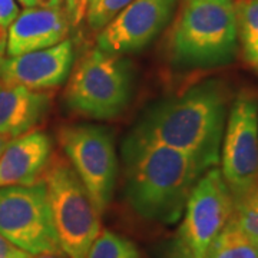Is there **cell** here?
I'll return each instance as SVG.
<instances>
[{"mask_svg": "<svg viewBox=\"0 0 258 258\" xmlns=\"http://www.w3.org/2000/svg\"><path fill=\"white\" fill-rule=\"evenodd\" d=\"M228 111L227 86L218 79H208L154 103L129 137L181 151L210 169L220 165Z\"/></svg>", "mask_w": 258, "mask_h": 258, "instance_id": "obj_1", "label": "cell"}, {"mask_svg": "<svg viewBox=\"0 0 258 258\" xmlns=\"http://www.w3.org/2000/svg\"><path fill=\"white\" fill-rule=\"evenodd\" d=\"M122 158L131 208L144 220L168 225L181 220L194 185L207 171L188 154L129 135Z\"/></svg>", "mask_w": 258, "mask_h": 258, "instance_id": "obj_2", "label": "cell"}, {"mask_svg": "<svg viewBox=\"0 0 258 258\" xmlns=\"http://www.w3.org/2000/svg\"><path fill=\"white\" fill-rule=\"evenodd\" d=\"M171 62L181 69H214L238 53L234 2H185L168 39Z\"/></svg>", "mask_w": 258, "mask_h": 258, "instance_id": "obj_3", "label": "cell"}, {"mask_svg": "<svg viewBox=\"0 0 258 258\" xmlns=\"http://www.w3.org/2000/svg\"><path fill=\"white\" fill-rule=\"evenodd\" d=\"M135 72L126 56L95 47L78 62L64 92L74 113L91 119H111L126 109L132 99Z\"/></svg>", "mask_w": 258, "mask_h": 258, "instance_id": "obj_4", "label": "cell"}, {"mask_svg": "<svg viewBox=\"0 0 258 258\" xmlns=\"http://www.w3.org/2000/svg\"><path fill=\"white\" fill-rule=\"evenodd\" d=\"M43 179L62 252L68 258H85L102 231L101 212L69 162L47 166Z\"/></svg>", "mask_w": 258, "mask_h": 258, "instance_id": "obj_5", "label": "cell"}, {"mask_svg": "<svg viewBox=\"0 0 258 258\" xmlns=\"http://www.w3.org/2000/svg\"><path fill=\"white\" fill-rule=\"evenodd\" d=\"M0 235L30 255L62 252L43 178L0 188Z\"/></svg>", "mask_w": 258, "mask_h": 258, "instance_id": "obj_6", "label": "cell"}, {"mask_svg": "<svg viewBox=\"0 0 258 258\" xmlns=\"http://www.w3.org/2000/svg\"><path fill=\"white\" fill-rule=\"evenodd\" d=\"M59 144L99 212L109 207L118 175L112 132L101 125H69L59 131Z\"/></svg>", "mask_w": 258, "mask_h": 258, "instance_id": "obj_7", "label": "cell"}, {"mask_svg": "<svg viewBox=\"0 0 258 258\" xmlns=\"http://www.w3.org/2000/svg\"><path fill=\"white\" fill-rule=\"evenodd\" d=\"M234 215V197L220 168L204 172L189 194L175 245L191 258H203Z\"/></svg>", "mask_w": 258, "mask_h": 258, "instance_id": "obj_8", "label": "cell"}, {"mask_svg": "<svg viewBox=\"0 0 258 258\" xmlns=\"http://www.w3.org/2000/svg\"><path fill=\"white\" fill-rule=\"evenodd\" d=\"M220 165L234 200L258 185V101L249 92L237 95L230 105Z\"/></svg>", "mask_w": 258, "mask_h": 258, "instance_id": "obj_9", "label": "cell"}, {"mask_svg": "<svg viewBox=\"0 0 258 258\" xmlns=\"http://www.w3.org/2000/svg\"><path fill=\"white\" fill-rule=\"evenodd\" d=\"M178 0H132L98 32L96 47L126 56L152 43L174 18Z\"/></svg>", "mask_w": 258, "mask_h": 258, "instance_id": "obj_10", "label": "cell"}, {"mask_svg": "<svg viewBox=\"0 0 258 258\" xmlns=\"http://www.w3.org/2000/svg\"><path fill=\"white\" fill-rule=\"evenodd\" d=\"M74 60V43L64 39L52 47L0 57V79L32 91L46 92L68 81Z\"/></svg>", "mask_w": 258, "mask_h": 258, "instance_id": "obj_11", "label": "cell"}, {"mask_svg": "<svg viewBox=\"0 0 258 258\" xmlns=\"http://www.w3.org/2000/svg\"><path fill=\"white\" fill-rule=\"evenodd\" d=\"M71 26V20L62 6L25 8L10 25L6 56L55 46L68 39Z\"/></svg>", "mask_w": 258, "mask_h": 258, "instance_id": "obj_12", "label": "cell"}, {"mask_svg": "<svg viewBox=\"0 0 258 258\" xmlns=\"http://www.w3.org/2000/svg\"><path fill=\"white\" fill-rule=\"evenodd\" d=\"M52 157V139L43 131L12 138L0 155V188L40 181Z\"/></svg>", "mask_w": 258, "mask_h": 258, "instance_id": "obj_13", "label": "cell"}, {"mask_svg": "<svg viewBox=\"0 0 258 258\" xmlns=\"http://www.w3.org/2000/svg\"><path fill=\"white\" fill-rule=\"evenodd\" d=\"M50 108V95L0 79V135L16 138L36 126Z\"/></svg>", "mask_w": 258, "mask_h": 258, "instance_id": "obj_14", "label": "cell"}, {"mask_svg": "<svg viewBox=\"0 0 258 258\" xmlns=\"http://www.w3.org/2000/svg\"><path fill=\"white\" fill-rule=\"evenodd\" d=\"M238 49L244 62L258 72V0H235Z\"/></svg>", "mask_w": 258, "mask_h": 258, "instance_id": "obj_15", "label": "cell"}, {"mask_svg": "<svg viewBox=\"0 0 258 258\" xmlns=\"http://www.w3.org/2000/svg\"><path fill=\"white\" fill-rule=\"evenodd\" d=\"M203 258H258V242L231 218Z\"/></svg>", "mask_w": 258, "mask_h": 258, "instance_id": "obj_16", "label": "cell"}, {"mask_svg": "<svg viewBox=\"0 0 258 258\" xmlns=\"http://www.w3.org/2000/svg\"><path fill=\"white\" fill-rule=\"evenodd\" d=\"M85 258H141V254L135 242L111 230H102Z\"/></svg>", "mask_w": 258, "mask_h": 258, "instance_id": "obj_17", "label": "cell"}, {"mask_svg": "<svg viewBox=\"0 0 258 258\" xmlns=\"http://www.w3.org/2000/svg\"><path fill=\"white\" fill-rule=\"evenodd\" d=\"M232 218L241 230L258 242V185L234 200Z\"/></svg>", "mask_w": 258, "mask_h": 258, "instance_id": "obj_18", "label": "cell"}, {"mask_svg": "<svg viewBox=\"0 0 258 258\" xmlns=\"http://www.w3.org/2000/svg\"><path fill=\"white\" fill-rule=\"evenodd\" d=\"M131 2L132 0H98L85 16L89 29L92 32L102 30Z\"/></svg>", "mask_w": 258, "mask_h": 258, "instance_id": "obj_19", "label": "cell"}, {"mask_svg": "<svg viewBox=\"0 0 258 258\" xmlns=\"http://www.w3.org/2000/svg\"><path fill=\"white\" fill-rule=\"evenodd\" d=\"M19 12L16 0H0V57L6 53L8 32L13 20L18 18Z\"/></svg>", "mask_w": 258, "mask_h": 258, "instance_id": "obj_20", "label": "cell"}, {"mask_svg": "<svg viewBox=\"0 0 258 258\" xmlns=\"http://www.w3.org/2000/svg\"><path fill=\"white\" fill-rule=\"evenodd\" d=\"M64 10L72 26H78L86 16V8L83 0H63Z\"/></svg>", "mask_w": 258, "mask_h": 258, "instance_id": "obj_21", "label": "cell"}, {"mask_svg": "<svg viewBox=\"0 0 258 258\" xmlns=\"http://www.w3.org/2000/svg\"><path fill=\"white\" fill-rule=\"evenodd\" d=\"M32 255L20 249L3 235H0V258H30Z\"/></svg>", "mask_w": 258, "mask_h": 258, "instance_id": "obj_22", "label": "cell"}, {"mask_svg": "<svg viewBox=\"0 0 258 258\" xmlns=\"http://www.w3.org/2000/svg\"><path fill=\"white\" fill-rule=\"evenodd\" d=\"M63 0H28L26 8L37 6V8H59L62 6Z\"/></svg>", "mask_w": 258, "mask_h": 258, "instance_id": "obj_23", "label": "cell"}, {"mask_svg": "<svg viewBox=\"0 0 258 258\" xmlns=\"http://www.w3.org/2000/svg\"><path fill=\"white\" fill-rule=\"evenodd\" d=\"M30 258H66L63 252H46V254H37Z\"/></svg>", "mask_w": 258, "mask_h": 258, "instance_id": "obj_24", "label": "cell"}, {"mask_svg": "<svg viewBox=\"0 0 258 258\" xmlns=\"http://www.w3.org/2000/svg\"><path fill=\"white\" fill-rule=\"evenodd\" d=\"M168 258H191V257H188L185 252H182V251L175 245V248H174V251L171 252V255H169Z\"/></svg>", "mask_w": 258, "mask_h": 258, "instance_id": "obj_25", "label": "cell"}, {"mask_svg": "<svg viewBox=\"0 0 258 258\" xmlns=\"http://www.w3.org/2000/svg\"><path fill=\"white\" fill-rule=\"evenodd\" d=\"M9 141H10V138L5 137V135H0V155H2V152L5 151L6 145L9 144Z\"/></svg>", "mask_w": 258, "mask_h": 258, "instance_id": "obj_26", "label": "cell"}, {"mask_svg": "<svg viewBox=\"0 0 258 258\" xmlns=\"http://www.w3.org/2000/svg\"><path fill=\"white\" fill-rule=\"evenodd\" d=\"M96 2H98V0H83V3H85V8H86V12L91 9V8H92Z\"/></svg>", "mask_w": 258, "mask_h": 258, "instance_id": "obj_27", "label": "cell"}, {"mask_svg": "<svg viewBox=\"0 0 258 258\" xmlns=\"http://www.w3.org/2000/svg\"><path fill=\"white\" fill-rule=\"evenodd\" d=\"M19 3H20V5H23V6L26 8V5H28V0H19Z\"/></svg>", "mask_w": 258, "mask_h": 258, "instance_id": "obj_28", "label": "cell"}, {"mask_svg": "<svg viewBox=\"0 0 258 258\" xmlns=\"http://www.w3.org/2000/svg\"><path fill=\"white\" fill-rule=\"evenodd\" d=\"M185 2H208V0H185ZM225 2H232V0H225Z\"/></svg>", "mask_w": 258, "mask_h": 258, "instance_id": "obj_29", "label": "cell"}]
</instances>
